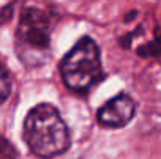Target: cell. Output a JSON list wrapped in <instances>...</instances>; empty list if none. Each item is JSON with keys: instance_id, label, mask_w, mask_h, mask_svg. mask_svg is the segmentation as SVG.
<instances>
[{"instance_id": "cell-5", "label": "cell", "mask_w": 161, "mask_h": 159, "mask_svg": "<svg viewBox=\"0 0 161 159\" xmlns=\"http://www.w3.org/2000/svg\"><path fill=\"white\" fill-rule=\"evenodd\" d=\"M161 53V30L157 31L153 39L144 42L142 45L138 47V55L141 56H157Z\"/></svg>"}, {"instance_id": "cell-3", "label": "cell", "mask_w": 161, "mask_h": 159, "mask_svg": "<svg viewBox=\"0 0 161 159\" xmlns=\"http://www.w3.org/2000/svg\"><path fill=\"white\" fill-rule=\"evenodd\" d=\"M50 17L39 8H25L16 30V50L27 66L46 61L50 47Z\"/></svg>"}, {"instance_id": "cell-6", "label": "cell", "mask_w": 161, "mask_h": 159, "mask_svg": "<svg viewBox=\"0 0 161 159\" xmlns=\"http://www.w3.org/2000/svg\"><path fill=\"white\" fill-rule=\"evenodd\" d=\"M9 92H11V81H9V77H8L6 70L0 64V103H3L8 98Z\"/></svg>"}, {"instance_id": "cell-4", "label": "cell", "mask_w": 161, "mask_h": 159, "mask_svg": "<svg viewBox=\"0 0 161 159\" xmlns=\"http://www.w3.org/2000/svg\"><path fill=\"white\" fill-rule=\"evenodd\" d=\"M136 105L127 94H119L107 102L97 112V120L108 128H122L135 115Z\"/></svg>"}, {"instance_id": "cell-2", "label": "cell", "mask_w": 161, "mask_h": 159, "mask_svg": "<svg viewBox=\"0 0 161 159\" xmlns=\"http://www.w3.org/2000/svg\"><path fill=\"white\" fill-rule=\"evenodd\" d=\"M61 75L67 89L77 94H86L105 77L97 44L85 36L61 61Z\"/></svg>"}, {"instance_id": "cell-1", "label": "cell", "mask_w": 161, "mask_h": 159, "mask_svg": "<svg viewBox=\"0 0 161 159\" xmlns=\"http://www.w3.org/2000/svg\"><path fill=\"white\" fill-rule=\"evenodd\" d=\"M24 139L30 150L39 158L63 155L70 147V134L58 109L42 103L35 106L24 120Z\"/></svg>"}, {"instance_id": "cell-7", "label": "cell", "mask_w": 161, "mask_h": 159, "mask_svg": "<svg viewBox=\"0 0 161 159\" xmlns=\"http://www.w3.org/2000/svg\"><path fill=\"white\" fill-rule=\"evenodd\" d=\"M0 159H20L17 150L5 137H0Z\"/></svg>"}]
</instances>
